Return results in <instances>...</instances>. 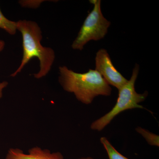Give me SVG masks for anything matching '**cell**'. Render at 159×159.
Returning a JSON list of instances; mask_svg holds the SVG:
<instances>
[{"label":"cell","mask_w":159,"mask_h":159,"mask_svg":"<svg viewBox=\"0 0 159 159\" xmlns=\"http://www.w3.org/2000/svg\"><path fill=\"white\" fill-rule=\"evenodd\" d=\"M59 81L65 91L73 93L83 103L91 104L98 96H109L112 89L96 70L89 69L86 73H76L66 66L59 67Z\"/></svg>","instance_id":"6da1fadb"},{"label":"cell","mask_w":159,"mask_h":159,"mask_svg":"<svg viewBox=\"0 0 159 159\" xmlns=\"http://www.w3.org/2000/svg\"><path fill=\"white\" fill-rule=\"evenodd\" d=\"M16 29L22 36L23 57L20 66L11 74V77H15L31 59L35 57L39 60L40 70L37 74H34V77L40 79L45 77L51 70L54 62V50L42 45V31L35 22L20 20L16 22Z\"/></svg>","instance_id":"7a4b0ae2"},{"label":"cell","mask_w":159,"mask_h":159,"mask_svg":"<svg viewBox=\"0 0 159 159\" xmlns=\"http://www.w3.org/2000/svg\"><path fill=\"white\" fill-rule=\"evenodd\" d=\"M139 65L136 64L130 79L118 90L119 94L116 104L111 110L91 124V129L99 131L102 130L114 118L124 111L137 108L145 109L139 103L145 101L148 97V92L146 91L143 93H138L135 89V84L139 75Z\"/></svg>","instance_id":"3957f363"},{"label":"cell","mask_w":159,"mask_h":159,"mask_svg":"<svg viewBox=\"0 0 159 159\" xmlns=\"http://www.w3.org/2000/svg\"><path fill=\"white\" fill-rule=\"evenodd\" d=\"M93 10L86 18L77 37L72 45L74 50L82 51L91 40L99 41L104 38L108 32L111 23L106 19L101 11L100 0H90Z\"/></svg>","instance_id":"277c9868"},{"label":"cell","mask_w":159,"mask_h":159,"mask_svg":"<svg viewBox=\"0 0 159 159\" xmlns=\"http://www.w3.org/2000/svg\"><path fill=\"white\" fill-rule=\"evenodd\" d=\"M96 68L110 85L119 89L128 82V80L117 70L112 62L111 60L107 51L102 48L99 49L96 53L95 57Z\"/></svg>","instance_id":"5b68a950"},{"label":"cell","mask_w":159,"mask_h":159,"mask_svg":"<svg viewBox=\"0 0 159 159\" xmlns=\"http://www.w3.org/2000/svg\"><path fill=\"white\" fill-rule=\"evenodd\" d=\"M5 159H64L60 152H52L48 149L38 147L29 149V153H24L19 148H10Z\"/></svg>","instance_id":"8992f818"},{"label":"cell","mask_w":159,"mask_h":159,"mask_svg":"<svg viewBox=\"0 0 159 159\" xmlns=\"http://www.w3.org/2000/svg\"><path fill=\"white\" fill-rule=\"evenodd\" d=\"M100 141L106 151L109 159H129L119 153L106 137H101Z\"/></svg>","instance_id":"52a82bcc"},{"label":"cell","mask_w":159,"mask_h":159,"mask_svg":"<svg viewBox=\"0 0 159 159\" xmlns=\"http://www.w3.org/2000/svg\"><path fill=\"white\" fill-rule=\"evenodd\" d=\"M0 29L5 30L11 35L16 33V22L10 20L5 17L0 9Z\"/></svg>","instance_id":"ba28073f"},{"label":"cell","mask_w":159,"mask_h":159,"mask_svg":"<svg viewBox=\"0 0 159 159\" xmlns=\"http://www.w3.org/2000/svg\"><path fill=\"white\" fill-rule=\"evenodd\" d=\"M136 130L137 132L141 134L142 136L145 138L149 145L159 147V136L151 133L148 130L142 128V127H137L136 129Z\"/></svg>","instance_id":"9c48e42d"},{"label":"cell","mask_w":159,"mask_h":159,"mask_svg":"<svg viewBox=\"0 0 159 159\" xmlns=\"http://www.w3.org/2000/svg\"><path fill=\"white\" fill-rule=\"evenodd\" d=\"M8 84V83L7 81H3L0 83V98L2 97V91L3 89L5 88Z\"/></svg>","instance_id":"30bf717a"},{"label":"cell","mask_w":159,"mask_h":159,"mask_svg":"<svg viewBox=\"0 0 159 159\" xmlns=\"http://www.w3.org/2000/svg\"><path fill=\"white\" fill-rule=\"evenodd\" d=\"M5 46V42L3 40H0V52L2 51Z\"/></svg>","instance_id":"8fae6325"},{"label":"cell","mask_w":159,"mask_h":159,"mask_svg":"<svg viewBox=\"0 0 159 159\" xmlns=\"http://www.w3.org/2000/svg\"><path fill=\"white\" fill-rule=\"evenodd\" d=\"M77 159H94L93 158L91 157H83Z\"/></svg>","instance_id":"7c38bea8"}]
</instances>
